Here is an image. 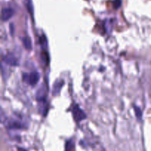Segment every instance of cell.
<instances>
[{"label": "cell", "instance_id": "1", "mask_svg": "<svg viewBox=\"0 0 151 151\" xmlns=\"http://www.w3.org/2000/svg\"><path fill=\"white\" fill-rule=\"evenodd\" d=\"M39 74L37 72H32L29 73H24L23 74V81L25 83L30 85L32 86H34L36 85L37 83L39 81Z\"/></svg>", "mask_w": 151, "mask_h": 151}, {"label": "cell", "instance_id": "2", "mask_svg": "<svg viewBox=\"0 0 151 151\" xmlns=\"http://www.w3.org/2000/svg\"><path fill=\"white\" fill-rule=\"evenodd\" d=\"M72 114H73L74 119L77 122H81V121L86 119V114L78 105L74 106L72 109Z\"/></svg>", "mask_w": 151, "mask_h": 151}, {"label": "cell", "instance_id": "3", "mask_svg": "<svg viewBox=\"0 0 151 151\" xmlns=\"http://www.w3.org/2000/svg\"><path fill=\"white\" fill-rule=\"evenodd\" d=\"M14 15V10L11 7H4L1 10V20L5 22L9 20Z\"/></svg>", "mask_w": 151, "mask_h": 151}, {"label": "cell", "instance_id": "4", "mask_svg": "<svg viewBox=\"0 0 151 151\" xmlns=\"http://www.w3.org/2000/svg\"><path fill=\"white\" fill-rule=\"evenodd\" d=\"M3 60L7 64L12 66H16L19 65V62H18L17 58L13 54H7V55H5L3 58Z\"/></svg>", "mask_w": 151, "mask_h": 151}, {"label": "cell", "instance_id": "5", "mask_svg": "<svg viewBox=\"0 0 151 151\" xmlns=\"http://www.w3.org/2000/svg\"><path fill=\"white\" fill-rule=\"evenodd\" d=\"M64 84V82H63L62 80H60V81H56L55 83H54V86H53V89H52V95L53 96H57L60 94V91L61 90L62 86Z\"/></svg>", "mask_w": 151, "mask_h": 151}, {"label": "cell", "instance_id": "6", "mask_svg": "<svg viewBox=\"0 0 151 151\" xmlns=\"http://www.w3.org/2000/svg\"><path fill=\"white\" fill-rule=\"evenodd\" d=\"M7 127L10 129H13V128H16V129H21V128H23V125H22L21 122H18V121H14L12 120L10 122H8V125Z\"/></svg>", "mask_w": 151, "mask_h": 151}, {"label": "cell", "instance_id": "7", "mask_svg": "<svg viewBox=\"0 0 151 151\" xmlns=\"http://www.w3.org/2000/svg\"><path fill=\"white\" fill-rule=\"evenodd\" d=\"M22 42H23V44L26 50H32V41H31V39L29 37H24L22 38Z\"/></svg>", "mask_w": 151, "mask_h": 151}, {"label": "cell", "instance_id": "8", "mask_svg": "<svg viewBox=\"0 0 151 151\" xmlns=\"http://www.w3.org/2000/svg\"><path fill=\"white\" fill-rule=\"evenodd\" d=\"M134 111H135V114L137 119H138V120H141V119H142V110L139 108L135 106H134Z\"/></svg>", "mask_w": 151, "mask_h": 151}, {"label": "cell", "instance_id": "9", "mask_svg": "<svg viewBox=\"0 0 151 151\" xmlns=\"http://www.w3.org/2000/svg\"><path fill=\"white\" fill-rule=\"evenodd\" d=\"M27 8L29 12H30L31 14H32V10H33V8H32V1L31 0H27Z\"/></svg>", "mask_w": 151, "mask_h": 151}, {"label": "cell", "instance_id": "10", "mask_svg": "<svg viewBox=\"0 0 151 151\" xmlns=\"http://www.w3.org/2000/svg\"><path fill=\"white\" fill-rule=\"evenodd\" d=\"M121 0H114V5L115 8H119L121 5Z\"/></svg>", "mask_w": 151, "mask_h": 151}, {"label": "cell", "instance_id": "11", "mask_svg": "<svg viewBox=\"0 0 151 151\" xmlns=\"http://www.w3.org/2000/svg\"><path fill=\"white\" fill-rule=\"evenodd\" d=\"M17 151H27V150H26L25 149H24V148H22V147H18Z\"/></svg>", "mask_w": 151, "mask_h": 151}]
</instances>
